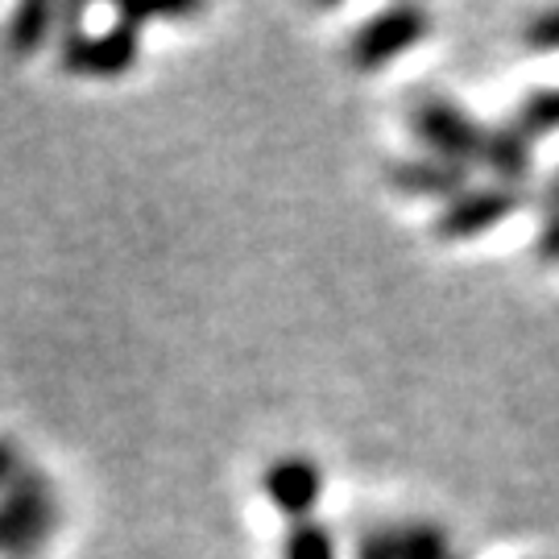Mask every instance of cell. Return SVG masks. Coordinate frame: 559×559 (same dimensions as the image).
<instances>
[{
  "label": "cell",
  "mask_w": 559,
  "mask_h": 559,
  "mask_svg": "<svg viewBox=\"0 0 559 559\" xmlns=\"http://www.w3.org/2000/svg\"><path fill=\"white\" fill-rule=\"evenodd\" d=\"M55 522H59V501H55L50 480L25 464L9 489V498L0 501V551L4 556H34L41 543L50 539Z\"/></svg>",
  "instance_id": "3957f363"
},
{
  "label": "cell",
  "mask_w": 559,
  "mask_h": 559,
  "mask_svg": "<svg viewBox=\"0 0 559 559\" xmlns=\"http://www.w3.org/2000/svg\"><path fill=\"white\" fill-rule=\"evenodd\" d=\"M261 485H265V498L274 501L286 519L307 522L311 519V510H316V501H320L323 477L311 460L286 456L265 468V480H261Z\"/></svg>",
  "instance_id": "52a82bcc"
},
{
  "label": "cell",
  "mask_w": 559,
  "mask_h": 559,
  "mask_svg": "<svg viewBox=\"0 0 559 559\" xmlns=\"http://www.w3.org/2000/svg\"><path fill=\"white\" fill-rule=\"evenodd\" d=\"M522 207L519 187H485V191H464L456 200H448L440 216H436V237L443 240H464L489 233L493 224L514 216Z\"/></svg>",
  "instance_id": "8992f818"
},
{
  "label": "cell",
  "mask_w": 559,
  "mask_h": 559,
  "mask_svg": "<svg viewBox=\"0 0 559 559\" xmlns=\"http://www.w3.org/2000/svg\"><path fill=\"white\" fill-rule=\"evenodd\" d=\"M200 13L195 4H120L117 25L108 34H83L80 9H67V25L59 29V62L71 75H92V80H112L124 75L141 50V25L154 17H191Z\"/></svg>",
  "instance_id": "7a4b0ae2"
},
{
  "label": "cell",
  "mask_w": 559,
  "mask_h": 559,
  "mask_svg": "<svg viewBox=\"0 0 559 559\" xmlns=\"http://www.w3.org/2000/svg\"><path fill=\"white\" fill-rule=\"evenodd\" d=\"M415 133L419 141L436 154V158L460 162V166H473V162L489 158V133L480 120H473L460 104L452 100H423L415 112Z\"/></svg>",
  "instance_id": "277c9868"
},
{
  "label": "cell",
  "mask_w": 559,
  "mask_h": 559,
  "mask_svg": "<svg viewBox=\"0 0 559 559\" xmlns=\"http://www.w3.org/2000/svg\"><path fill=\"white\" fill-rule=\"evenodd\" d=\"M390 547H394V559H460L452 539L440 526H427V522L390 526Z\"/></svg>",
  "instance_id": "30bf717a"
},
{
  "label": "cell",
  "mask_w": 559,
  "mask_h": 559,
  "mask_svg": "<svg viewBox=\"0 0 559 559\" xmlns=\"http://www.w3.org/2000/svg\"><path fill=\"white\" fill-rule=\"evenodd\" d=\"M286 559H336V543L328 535V526L316 519L290 522V531H286Z\"/></svg>",
  "instance_id": "8fae6325"
},
{
  "label": "cell",
  "mask_w": 559,
  "mask_h": 559,
  "mask_svg": "<svg viewBox=\"0 0 559 559\" xmlns=\"http://www.w3.org/2000/svg\"><path fill=\"white\" fill-rule=\"evenodd\" d=\"M62 17H67V9H59V4H41V0L21 4L17 13L9 17V25H4V46L25 59V55L41 50V41L50 38V34H59L55 21H62Z\"/></svg>",
  "instance_id": "9c48e42d"
},
{
  "label": "cell",
  "mask_w": 559,
  "mask_h": 559,
  "mask_svg": "<svg viewBox=\"0 0 559 559\" xmlns=\"http://www.w3.org/2000/svg\"><path fill=\"white\" fill-rule=\"evenodd\" d=\"M427 13L415 9V4H394L378 13L373 21H365L353 41H348V59L357 71H381L390 59L406 55L411 46H419L423 34H427Z\"/></svg>",
  "instance_id": "5b68a950"
},
{
  "label": "cell",
  "mask_w": 559,
  "mask_h": 559,
  "mask_svg": "<svg viewBox=\"0 0 559 559\" xmlns=\"http://www.w3.org/2000/svg\"><path fill=\"white\" fill-rule=\"evenodd\" d=\"M468 170L473 166H460V162L448 158H419V162H394L390 166V182L411 191V195H464V182H468Z\"/></svg>",
  "instance_id": "ba28073f"
},
{
  "label": "cell",
  "mask_w": 559,
  "mask_h": 559,
  "mask_svg": "<svg viewBox=\"0 0 559 559\" xmlns=\"http://www.w3.org/2000/svg\"><path fill=\"white\" fill-rule=\"evenodd\" d=\"M539 258L559 261V175L551 179L543 195V233H539Z\"/></svg>",
  "instance_id": "7c38bea8"
},
{
  "label": "cell",
  "mask_w": 559,
  "mask_h": 559,
  "mask_svg": "<svg viewBox=\"0 0 559 559\" xmlns=\"http://www.w3.org/2000/svg\"><path fill=\"white\" fill-rule=\"evenodd\" d=\"M526 46L535 50H559V9H547L526 21ZM559 129V87L535 92L519 104L510 124L489 133V158L485 166L501 179V187H519L531 175V145Z\"/></svg>",
  "instance_id": "6da1fadb"
}]
</instances>
